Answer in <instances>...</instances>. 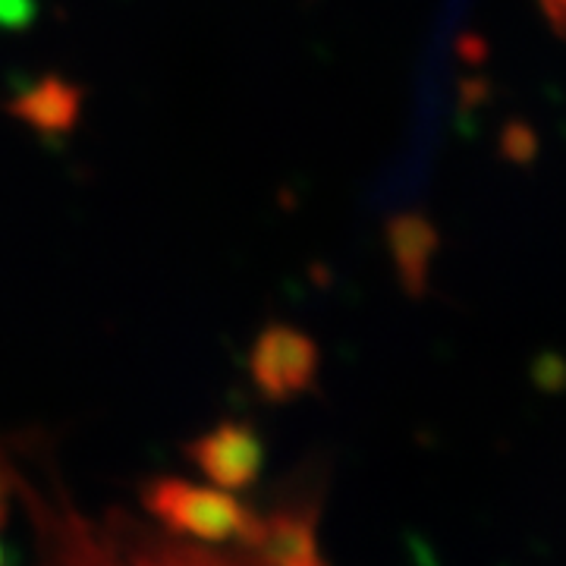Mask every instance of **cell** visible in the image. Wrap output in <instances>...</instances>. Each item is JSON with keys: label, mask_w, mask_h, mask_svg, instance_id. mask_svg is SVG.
I'll list each match as a JSON object with an SVG mask.
<instances>
[{"label": "cell", "mask_w": 566, "mask_h": 566, "mask_svg": "<svg viewBox=\"0 0 566 566\" xmlns=\"http://www.w3.org/2000/svg\"><path fill=\"white\" fill-rule=\"evenodd\" d=\"M259 378L268 387H293L312 368V346L293 331H268L259 344Z\"/></svg>", "instance_id": "cell-1"}, {"label": "cell", "mask_w": 566, "mask_h": 566, "mask_svg": "<svg viewBox=\"0 0 566 566\" xmlns=\"http://www.w3.org/2000/svg\"><path fill=\"white\" fill-rule=\"evenodd\" d=\"M542 3V10H545L547 22L560 32V35H566V0H538Z\"/></svg>", "instance_id": "cell-2"}, {"label": "cell", "mask_w": 566, "mask_h": 566, "mask_svg": "<svg viewBox=\"0 0 566 566\" xmlns=\"http://www.w3.org/2000/svg\"><path fill=\"white\" fill-rule=\"evenodd\" d=\"M0 566H7V554H3V545H0Z\"/></svg>", "instance_id": "cell-3"}]
</instances>
